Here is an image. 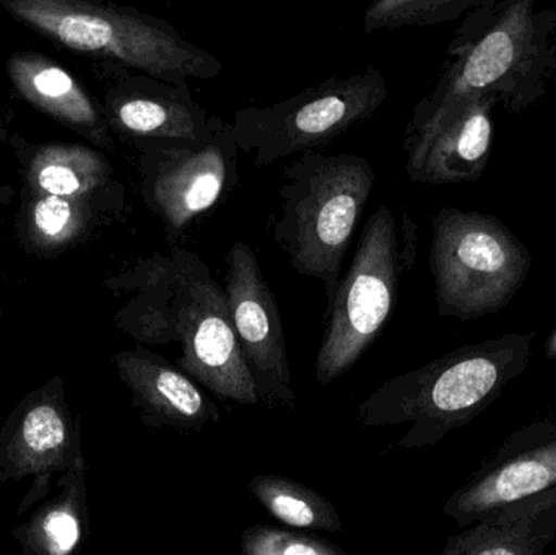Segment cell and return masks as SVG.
<instances>
[{
	"mask_svg": "<svg viewBox=\"0 0 556 555\" xmlns=\"http://www.w3.org/2000/svg\"><path fill=\"white\" fill-rule=\"evenodd\" d=\"M124 297L114 321L140 345L178 342L176 367L218 400L261 403L231 323L227 293L204 260L186 250L153 253L108 280Z\"/></svg>",
	"mask_w": 556,
	"mask_h": 555,
	"instance_id": "1",
	"label": "cell"
},
{
	"mask_svg": "<svg viewBox=\"0 0 556 555\" xmlns=\"http://www.w3.org/2000/svg\"><path fill=\"white\" fill-rule=\"evenodd\" d=\"M555 12H534V2H483L457 33L433 90L421 98L405 130L404 150L424 142L492 94L513 111L529 106L544 91L554 67L551 36Z\"/></svg>",
	"mask_w": 556,
	"mask_h": 555,
	"instance_id": "2",
	"label": "cell"
},
{
	"mask_svg": "<svg viewBox=\"0 0 556 555\" xmlns=\"http://www.w3.org/2000/svg\"><path fill=\"white\" fill-rule=\"evenodd\" d=\"M535 332H513L464 345L417 370L382 383L358 407L365 427L412 424L402 449L437 445L489 409L506 384L528 368Z\"/></svg>",
	"mask_w": 556,
	"mask_h": 555,
	"instance_id": "3",
	"label": "cell"
},
{
	"mask_svg": "<svg viewBox=\"0 0 556 555\" xmlns=\"http://www.w3.org/2000/svg\"><path fill=\"white\" fill-rule=\"evenodd\" d=\"M12 18L74 54L173 85L214 80L224 64L150 13L90 0H0Z\"/></svg>",
	"mask_w": 556,
	"mask_h": 555,
	"instance_id": "4",
	"label": "cell"
},
{
	"mask_svg": "<svg viewBox=\"0 0 556 555\" xmlns=\"http://www.w3.org/2000/svg\"><path fill=\"white\" fill-rule=\"evenodd\" d=\"M375 182L371 163L353 153H301L281 173L274 240L300 276L323 283L327 302Z\"/></svg>",
	"mask_w": 556,
	"mask_h": 555,
	"instance_id": "5",
	"label": "cell"
},
{
	"mask_svg": "<svg viewBox=\"0 0 556 555\" xmlns=\"http://www.w3.org/2000/svg\"><path fill=\"white\" fill-rule=\"evenodd\" d=\"M417 257L408 212L381 205L363 227L355 256L327 302V325L314 364L323 387L345 375L376 341L397 303L402 276Z\"/></svg>",
	"mask_w": 556,
	"mask_h": 555,
	"instance_id": "6",
	"label": "cell"
},
{
	"mask_svg": "<svg viewBox=\"0 0 556 555\" xmlns=\"http://www.w3.org/2000/svg\"><path fill=\"white\" fill-rule=\"evenodd\" d=\"M430 269L438 312L460 321L505 308L516 295L532 257L498 218L444 207L433 218Z\"/></svg>",
	"mask_w": 556,
	"mask_h": 555,
	"instance_id": "7",
	"label": "cell"
},
{
	"mask_svg": "<svg viewBox=\"0 0 556 555\" xmlns=\"http://www.w3.org/2000/svg\"><path fill=\"white\" fill-rule=\"evenodd\" d=\"M388 94L382 72L366 67L346 77L326 78L270 106L241 108L230 124L240 152L264 168L329 146L375 116Z\"/></svg>",
	"mask_w": 556,
	"mask_h": 555,
	"instance_id": "8",
	"label": "cell"
},
{
	"mask_svg": "<svg viewBox=\"0 0 556 555\" xmlns=\"http://www.w3.org/2000/svg\"><path fill=\"white\" fill-rule=\"evenodd\" d=\"M136 153L140 198L169 240L240 185V149L230 123L202 142L143 147Z\"/></svg>",
	"mask_w": 556,
	"mask_h": 555,
	"instance_id": "9",
	"label": "cell"
},
{
	"mask_svg": "<svg viewBox=\"0 0 556 555\" xmlns=\"http://www.w3.org/2000/svg\"><path fill=\"white\" fill-rule=\"evenodd\" d=\"M87 468L81 449L80 417L74 419L65 383L54 375L26 394L0 430V484L33 478L16 515L41 502L52 476Z\"/></svg>",
	"mask_w": 556,
	"mask_h": 555,
	"instance_id": "10",
	"label": "cell"
},
{
	"mask_svg": "<svg viewBox=\"0 0 556 555\" xmlns=\"http://www.w3.org/2000/svg\"><path fill=\"white\" fill-rule=\"evenodd\" d=\"M224 289L231 323L261 401L270 407L293 406L296 394L280 310L256 253L244 241H237L228 251Z\"/></svg>",
	"mask_w": 556,
	"mask_h": 555,
	"instance_id": "11",
	"label": "cell"
},
{
	"mask_svg": "<svg viewBox=\"0 0 556 555\" xmlns=\"http://www.w3.org/2000/svg\"><path fill=\"white\" fill-rule=\"evenodd\" d=\"M110 78L100 108L111 134L134 150L202 142L227 126L194 100L188 85L146 74L116 72Z\"/></svg>",
	"mask_w": 556,
	"mask_h": 555,
	"instance_id": "12",
	"label": "cell"
},
{
	"mask_svg": "<svg viewBox=\"0 0 556 555\" xmlns=\"http://www.w3.org/2000/svg\"><path fill=\"white\" fill-rule=\"evenodd\" d=\"M556 488V420H539L513 432L495 455L457 489L443 507L459 528L493 512Z\"/></svg>",
	"mask_w": 556,
	"mask_h": 555,
	"instance_id": "13",
	"label": "cell"
},
{
	"mask_svg": "<svg viewBox=\"0 0 556 555\" xmlns=\"http://www.w3.org/2000/svg\"><path fill=\"white\" fill-rule=\"evenodd\" d=\"M113 362L146 426L201 432L220 420L218 407L192 378L146 345L117 352Z\"/></svg>",
	"mask_w": 556,
	"mask_h": 555,
	"instance_id": "14",
	"label": "cell"
},
{
	"mask_svg": "<svg viewBox=\"0 0 556 555\" xmlns=\"http://www.w3.org/2000/svg\"><path fill=\"white\" fill-rule=\"evenodd\" d=\"M23 188L72 201L123 211L124 188L108 156L94 147L71 142H28L10 137Z\"/></svg>",
	"mask_w": 556,
	"mask_h": 555,
	"instance_id": "15",
	"label": "cell"
},
{
	"mask_svg": "<svg viewBox=\"0 0 556 555\" xmlns=\"http://www.w3.org/2000/svg\"><path fill=\"white\" fill-rule=\"evenodd\" d=\"M5 68L16 93L39 113L77 133L97 149L116 150L100 104L67 68L35 51L15 52L7 59Z\"/></svg>",
	"mask_w": 556,
	"mask_h": 555,
	"instance_id": "16",
	"label": "cell"
},
{
	"mask_svg": "<svg viewBox=\"0 0 556 555\" xmlns=\"http://www.w3.org/2000/svg\"><path fill=\"white\" fill-rule=\"evenodd\" d=\"M496 103L492 94L472 101L433 136L405 150L408 178L418 185L477 181L489 163Z\"/></svg>",
	"mask_w": 556,
	"mask_h": 555,
	"instance_id": "17",
	"label": "cell"
},
{
	"mask_svg": "<svg viewBox=\"0 0 556 555\" xmlns=\"http://www.w3.org/2000/svg\"><path fill=\"white\" fill-rule=\"evenodd\" d=\"M556 538V488L493 512L438 555H545Z\"/></svg>",
	"mask_w": 556,
	"mask_h": 555,
	"instance_id": "18",
	"label": "cell"
},
{
	"mask_svg": "<svg viewBox=\"0 0 556 555\" xmlns=\"http://www.w3.org/2000/svg\"><path fill=\"white\" fill-rule=\"evenodd\" d=\"M119 211L23 188L15 218L16 240L31 256L52 260L90 240Z\"/></svg>",
	"mask_w": 556,
	"mask_h": 555,
	"instance_id": "19",
	"label": "cell"
},
{
	"mask_svg": "<svg viewBox=\"0 0 556 555\" xmlns=\"http://www.w3.org/2000/svg\"><path fill=\"white\" fill-rule=\"evenodd\" d=\"M58 494L13 528L23 555H80L90 537L87 468L61 475Z\"/></svg>",
	"mask_w": 556,
	"mask_h": 555,
	"instance_id": "20",
	"label": "cell"
},
{
	"mask_svg": "<svg viewBox=\"0 0 556 555\" xmlns=\"http://www.w3.org/2000/svg\"><path fill=\"white\" fill-rule=\"evenodd\" d=\"M248 489L274 518L287 527L332 533L343 530L336 507L306 485L281 476L260 475L250 481Z\"/></svg>",
	"mask_w": 556,
	"mask_h": 555,
	"instance_id": "21",
	"label": "cell"
},
{
	"mask_svg": "<svg viewBox=\"0 0 556 555\" xmlns=\"http://www.w3.org/2000/svg\"><path fill=\"white\" fill-rule=\"evenodd\" d=\"M485 0H378L363 13L366 33L407 26H433L459 18Z\"/></svg>",
	"mask_w": 556,
	"mask_h": 555,
	"instance_id": "22",
	"label": "cell"
},
{
	"mask_svg": "<svg viewBox=\"0 0 556 555\" xmlns=\"http://www.w3.org/2000/svg\"><path fill=\"white\" fill-rule=\"evenodd\" d=\"M241 555H346L323 538L254 525L241 537Z\"/></svg>",
	"mask_w": 556,
	"mask_h": 555,
	"instance_id": "23",
	"label": "cell"
},
{
	"mask_svg": "<svg viewBox=\"0 0 556 555\" xmlns=\"http://www.w3.org/2000/svg\"><path fill=\"white\" fill-rule=\"evenodd\" d=\"M547 355L551 358H556V326L554 331H552L551 338H548Z\"/></svg>",
	"mask_w": 556,
	"mask_h": 555,
	"instance_id": "24",
	"label": "cell"
},
{
	"mask_svg": "<svg viewBox=\"0 0 556 555\" xmlns=\"http://www.w3.org/2000/svg\"><path fill=\"white\" fill-rule=\"evenodd\" d=\"M9 130H7L2 114H0V146H2V143L9 142Z\"/></svg>",
	"mask_w": 556,
	"mask_h": 555,
	"instance_id": "25",
	"label": "cell"
},
{
	"mask_svg": "<svg viewBox=\"0 0 556 555\" xmlns=\"http://www.w3.org/2000/svg\"><path fill=\"white\" fill-rule=\"evenodd\" d=\"M3 315V297H2V287H0V318Z\"/></svg>",
	"mask_w": 556,
	"mask_h": 555,
	"instance_id": "26",
	"label": "cell"
}]
</instances>
